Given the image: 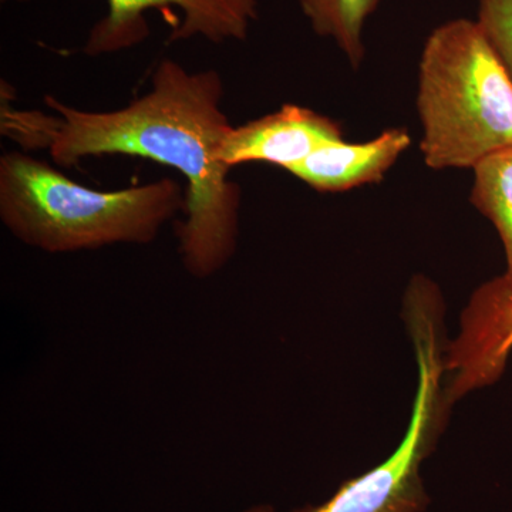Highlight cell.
Listing matches in <instances>:
<instances>
[{
	"instance_id": "1",
	"label": "cell",
	"mask_w": 512,
	"mask_h": 512,
	"mask_svg": "<svg viewBox=\"0 0 512 512\" xmlns=\"http://www.w3.org/2000/svg\"><path fill=\"white\" fill-rule=\"evenodd\" d=\"M224 80L217 70L188 72L163 59L150 90L123 109L87 111L45 97V111L3 106L2 134L26 150L42 148L60 167L84 158H147L183 175L184 218L177 227L178 254L192 278L217 275L234 258L239 239L241 188L221 161L234 126L222 110Z\"/></svg>"
},
{
	"instance_id": "2",
	"label": "cell",
	"mask_w": 512,
	"mask_h": 512,
	"mask_svg": "<svg viewBox=\"0 0 512 512\" xmlns=\"http://www.w3.org/2000/svg\"><path fill=\"white\" fill-rule=\"evenodd\" d=\"M184 208L185 191L173 178L99 191L22 151L0 157V221L47 254L151 244Z\"/></svg>"
},
{
	"instance_id": "3",
	"label": "cell",
	"mask_w": 512,
	"mask_h": 512,
	"mask_svg": "<svg viewBox=\"0 0 512 512\" xmlns=\"http://www.w3.org/2000/svg\"><path fill=\"white\" fill-rule=\"evenodd\" d=\"M416 107L431 170H473L512 146V79L477 19L447 20L427 37Z\"/></svg>"
},
{
	"instance_id": "4",
	"label": "cell",
	"mask_w": 512,
	"mask_h": 512,
	"mask_svg": "<svg viewBox=\"0 0 512 512\" xmlns=\"http://www.w3.org/2000/svg\"><path fill=\"white\" fill-rule=\"evenodd\" d=\"M402 318L417 365L412 414L402 441L386 460L345 481L325 503L293 512H424L429 507L421 468L436 450L456 404L446 379V302L429 276L410 279Z\"/></svg>"
},
{
	"instance_id": "5",
	"label": "cell",
	"mask_w": 512,
	"mask_h": 512,
	"mask_svg": "<svg viewBox=\"0 0 512 512\" xmlns=\"http://www.w3.org/2000/svg\"><path fill=\"white\" fill-rule=\"evenodd\" d=\"M178 8L183 13L168 43L202 37L207 42H244L259 18L258 0H107V13L94 23L83 52L97 57L123 52L150 35L146 19L153 9Z\"/></svg>"
},
{
	"instance_id": "6",
	"label": "cell",
	"mask_w": 512,
	"mask_h": 512,
	"mask_svg": "<svg viewBox=\"0 0 512 512\" xmlns=\"http://www.w3.org/2000/svg\"><path fill=\"white\" fill-rule=\"evenodd\" d=\"M512 355V286L498 275L468 299L446 353L447 389L454 403L500 382Z\"/></svg>"
},
{
	"instance_id": "7",
	"label": "cell",
	"mask_w": 512,
	"mask_h": 512,
	"mask_svg": "<svg viewBox=\"0 0 512 512\" xmlns=\"http://www.w3.org/2000/svg\"><path fill=\"white\" fill-rule=\"evenodd\" d=\"M342 124L306 107L285 104L274 113L232 127L221 148L228 168L266 163L291 171L316 148L343 140Z\"/></svg>"
},
{
	"instance_id": "8",
	"label": "cell",
	"mask_w": 512,
	"mask_h": 512,
	"mask_svg": "<svg viewBox=\"0 0 512 512\" xmlns=\"http://www.w3.org/2000/svg\"><path fill=\"white\" fill-rule=\"evenodd\" d=\"M412 146L407 128L384 130L366 143L330 141L295 165L289 173L322 194L345 192L384 180L404 151Z\"/></svg>"
},
{
	"instance_id": "9",
	"label": "cell",
	"mask_w": 512,
	"mask_h": 512,
	"mask_svg": "<svg viewBox=\"0 0 512 512\" xmlns=\"http://www.w3.org/2000/svg\"><path fill=\"white\" fill-rule=\"evenodd\" d=\"M315 35L335 43L353 69L365 62L367 20L380 0H295Z\"/></svg>"
},
{
	"instance_id": "10",
	"label": "cell",
	"mask_w": 512,
	"mask_h": 512,
	"mask_svg": "<svg viewBox=\"0 0 512 512\" xmlns=\"http://www.w3.org/2000/svg\"><path fill=\"white\" fill-rule=\"evenodd\" d=\"M473 173L470 202L500 235L507 265L501 276L512 286V146L483 158Z\"/></svg>"
},
{
	"instance_id": "11",
	"label": "cell",
	"mask_w": 512,
	"mask_h": 512,
	"mask_svg": "<svg viewBox=\"0 0 512 512\" xmlns=\"http://www.w3.org/2000/svg\"><path fill=\"white\" fill-rule=\"evenodd\" d=\"M477 22L512 79V0H478Z\"/></svg>"
},
{
	"instance_id": "12",
	"label": "cell",
	"mask_w": 512,
	"mask_h": 512,
	"mask_svg": "<svg viewBox=\"0 0 512 512\" xmlns=\"http://www.w3.org/2000/svg\"><path fill=\"white\" fill-rule=\"evenodd\" d=\"M242 512H275V511H274V508H272V505L258 504V505H252V507H249L248 510H245Z\"/></svg>"
}]
</instances>
